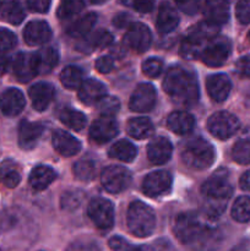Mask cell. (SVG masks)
Segmentation results:
<instances>
[{
  "mask_svg": "<svg viewBox=\"0 0 250 251\" xmlns=\"http://www.w3.org/2000/svg\"><path fill=\"white\" fill-rule=\"evenodd\" d=\"M126 131L134 139L144 140L152 135V132H153V124L147 118H132V119L127 122Z\"/></svg>",
  "mask_w": 250,
  "mask_h": 251,
  "instance_id": "cell-29",
  "label": "cell"
},
{
  "mask_svg": "<svg viewBox=\"0 0 250 251\" xmlns=\"http://www.w3.org/2000/svg\"><path fill=\"white\" fill-rule=\"evenodd\" d=\"M179 24V16L174 6L169 2H162L157 15V29L159 33L167 34L173 32Z\"/></svg>",
  "mask_w": 250,
  "mask_h": 251,
  "instance_id": "cell-24",
  "label": "cell"
},
{
  "mask_svg": "<svg viewBox=\"0 0 250 251\" xmlns=\"http://www.w3.org/2000/svg\"><path fill=\"white\" fill-rule=\"evenodd\" d=\"M60 81L64 87L69 90H76L83 82L82 70L77 66H66L60 74Z\"/></svg>",
  "mask_w": 250,
  "mask_h": 251,
  "instance_id": "cell-36",
  "label": "cell"
},
{
  "mask_svg": "<svg viewBox=\"0 0 250 251\" xmlns=\"http://www.w3.org/2000/svg\"><path fill=\"white\" fill-rule=\"evenodd\" d=\"M206 90L211 100L215 102H223L229 96L232 90V82L230 78L225 74H215L208 76L206 80Z\"/></svg>",
  "mask_w": 250,
  "mask_h": 251,
  "instance_id": "cell-16",
  "label": "cell"
},
{
  "mask_svg": "<svg viewBox=\"0 0 250 251\" xmlns=\"http://www.w3.org/2000/svg\"><path fill=\"white\" fill-rule=\"evenodd\" d=\"M87 42L91 48H103V47H108L109 44L113 43V36L110 32L100 28L98 31L93 32Z\"/></svg>",
  "mask_w": 250,
  "mask_h": 251,
  "instance_id": "cell-42",
  "label": "cell"
},
{
  "mask_svg": "<svg viewBox=\"0 0 250 251\" xmlns=\"http://www.w3.org/2000/svg\"><path fill=\"white\" fill-rule=\"evenodd\" d=\"M51 142L55 151L64 157L75 156L81 150V142L65 130H55L51 136Z\"/></svg>",
  "mask_w": 250,
  "mask_h": 251,
  "instance_id": "cell-17",
  "label": "cell"
},
{
  "mask_svg": "<svg viewBox=\"0 0 250 251\" xmlns=\"http://www.w3.org/2000/svg\"><path fill=\"white\" fill-rule=\"evenodd\" d=\"M96 105H97L98 110H100V113L102 114V117L113 118V115H114L115 113H118V110H119L120 102L118 100V98L105 96V97H103Z\"/></svg>",
  "mask_w": 250,
  "mask_h": 251,
  "instance_id": "cell-41",
  "label": "cell"
},
{
  "mask_svg": "<svg viewBox=\"0 0 250 251\" xmlns=\"http://www.w3.org/2000/svg\"><path fill=\"white\" fill-rule=\"evenodd\" d=\"M108 154L112 158H117L119 161L125 162V163H130L136 157L137 149L127 140H119L110 147Z\"/></svg>",
  "mask_w": 250,
  "mask_h": 251,
  "instance_id": "cell-31",
  "label": "cell"
},
{
  "mask_svg": "<svg viewBox=\"0 0 250 251\" xmlns=\"http://www.w3.org/2000/svg\"><path fill=\"white\" fill-rule=\"evenodd\" d=\"M85 4L82 1H64L61 2L58 9L59 19H70V17L77 15L83 9Z\"/></svg>",
  "mask_w": 250,
  "mask_h": 251,
  "instance_id": "cell-43",
  "label": "cell"
},
{
  "mask_svg": "<svg viewBox=\"0 0 250 251\" xmlns=\"http://www.w3.org/2000/svg\"><path fill=\"white\" fill-rule=\"evenodd\" d=\"M249 39H250V32H249Z\"/></svg>",
  "mask_w": 250,
  "mask_h": 251,
  "instance_id": "cell-56",
  "label": "cell"
},
{
  "mask_svg": "<svg viewBox=\"0 0 250 251\" xmlns=\"http://www.w3.org/2000/svg\"><path fill=\"white\" fill-rule=\"evenodd\" d=\"M107 96V87L95 78L83 81L78 87V98L87 105L97 104L103 97Z\"/></svg>",
  "mask_w": 250,
  "mask_h": 251,
  "instance_id": "cell-21",
  "label": "cell"
},
{
  "mask_svg": "<svg viewBox=\"0 0 250 251\" xmlns=\"http://www.w3.org/2000/svg\"><path fill=\"white\" fill-rule=\"evenodd\" d=\"M97 173V166L93 159L83 158L80 159L74 166V174L81 181H91L95 179Z\"/></svg>",
  "mask_w": 250,
  "mask_h": 251,
  "instance_id": "cell-34",
  "label": "cell"
},
{
  "mask_svg": "<svg viewBox=\"0 0 250 251\" xmlns=\"http://www.w3.org/2000/svg\"><path fill=\"white\" fill-rule=\"evenodd\" d=\"M233 220L239 223H245L250 221V198L240 196L234 201L232 206Z\"/></svg>",
  "mask_w": 250,
  "mask_h": 251,
  "instance_id": "cell-37",
  "label": "cell"
},
{
  "mask_svg": "<svg viewBox=\"0 0 250 251\" xmlns=\"http://www.w3.org/2000/svg\"><path fill=\"white\" fill-rule=\"evenodd\" d=\"M12 70L17 80L21 82H27L32 80L37 75L36 60H34V54L29 53H20L15 56L12 61Z\"/></svg>",
  "mask_w": 250,
  "mask_h": 251,
  "instance_id": "cell-18",
  "label": "cell"
},
{
  "mask_svg": "<svg viewBox=\"0 0 250 251\" xmlns=\"http://www.w3.org/2000/svg\"><path fill=\"white\" fill-rule=\"evenodd\" d=\"M240 186H242L243 190L250 191V169L245 172L240 178Z\"/></svg>",
  "mask_w": 250,
  "mask_h": 251,
  "instance_id": "cell-54",
  "label": "cell"
},
{
  "mask_svg": "<svg viewBox=\"0 0 250 251\" xmlns=\"http://www.w3.org/2000/svg\"><path fill=\"white\" fill-rule=\"evenodd\" d=\"M232 157L237 163L250 164V140H239L233 146Z\"/></svg>",
  "mask_w": 250,
  "mask_h": 251,
  "instance_id": "cell-40",
  "label": "cell"
},
{
  "mask_svg": "<svg viewBox=\"0 0 250 251\" xmlns=\"http://www.w3.org/2000/svg\"><path fill=\"white\" fill-rule=\"evenodd\" d=\"M119 132V126L115 119L108 117H100L93 122L90 127L91 140L96 144H105L115 137Z\"/></svg>",
  "mask_w": 250,
  "mask_h": 251,
  "instance_id": "cell-14",
  "label": "cell"
},
{
  "mask_svg": "<svg viewBox=\"0 0 250 251\" xmlns=\"http://www.w3.org/2000/svg\"><path fill=\"white\" fill-rule=\"evenodd\" d=\"M124 4L129 5V6H132L135 10L140 12H150L152 9H153V2L152 1H137V2H130L126 1Z\"/></svg>",
  "mask_w": 250,
  "mask_h": 251,
  "instance_id": "cell-51",
  "label": "cell"
},
{
  "mask_svg": "<svg viewBox=\"0 0 250 251\" xmlns=\"http://www.w3.org/2000/svg\"><path fill=\"white\" fill-rule=\"evenodd\" d=\"M210 220L212 218L207 215L203 217L195 212L180 213L174 221V234L183 244L195 245L198 249L203 250L207 247L208 239L213 235Z\"/></svg>",
  "mask_w": 250,
  "mask_h": 251,
  "instance_id": "cell-1",
  "label": "cell"
},
{
  "mask_svg": "<svg viewBox=\"0 0 250 251\" xmlns=\"http://www.w3.org/2000/svg\"><path fill=\"white\" fill-rule=\"evenodd\" d=\"M109 247L113 251H156L151 245H132L122 237H113L109 240Z\"/></svg>",
  "mask_w": 250,
  "mask_h": 251,
  "instance_id": "cell-38",
  "label": "cell"
},
{
  "mask_svg": "<svg viewBox=\"0 0 250 251\" xmlns=\"http://www.w3.org/2000/svg\"><path fill=\"white\" fill-rule=\"evenodd\" d=\"M85 194L81 190H70L63 194L60 200L61 208L65 211H74L82 203Z\"/></svg>",
  "mask_w": 250,
  "mask_h": 251,
  "instance_id": "cell-39",
  "label": "cell"
},
{
  "mask_svg": "<svg viewBox=\"0 0 250 251\" xmlns=\"http://www.w3.org/2000/svg\"><path fill=\"white\" fill-rule=\"evenodd\" d=\"M26 5H27V7L31 10V11L41 12V14H44V12L48 11L49 6H50V2L38 0V1H27Z\"/></svg>",
  "mask_w": 250,
  "mask_h": 251,
  "instance_id": "cell-50",
  "label": "cell"
},
{
  "mask_svg": "<svg viewBox=\"0 0 250 251\" xmlns=\"http://www.w3.org/2000/svg\"><path fill=\"white\" fill-rule=\"evenodd\" d=\"M232 53V43L227 37L216 36L206 43L200 58L203 63L212 68L223 65Z\"/></svg>",
  "mask_w": 250,
  "mask_h": 251,
  "instance_id": "cell-7",
  "label": "cell"
},
{
  "mask_svg": "<svg viewBox=\"0 0 250 251\" xmlns=\"http://www.w3.org/2000/svg\"><path fill=\"white\" fill-rule=\"evenodd\" d=\"M152 42V34L149 27L141 22H135L127 27L124 36V43L137 53H144L150 48Z\"/></svg>",
  "mask_w": 250,
  "mask_h": 251,
  "instance_id": "cell-11",
  "label": "cell"
},
{
  "mask_svg": "<svg viewBox=\"0 0 250 251\" xmlns=\"http://www.w3.org/2000/svg\"><path fill=\"white\" fill-rule=\"evenodd\" d=\"M126 225L130 233L136 237H150L156 228V215L145 202L134 201L127 208Z\"/></svg>",
  "mask_w": 250,
  "mask_h": 251,
  "instance_id": "cell-5",
  "label": "cell"
},
{
  "mask_svg": "<svg viewBox=\"0 0 250 251\" xmlns=\"http://www.w3.org/2000/svg\"><path fill=\"white\" fill-rule=\"evenodd\" d=\"M0 17L11 25H20L25 19L21 4L16 1L0 2Z\"/></svg>",
  "mask_w": 250,
  "mask_h": 251,
  "instance_id": "cell-32",
  "label": "cell"
},
{
  "mask_svg": "<svg viewBox=\"0 0 250 251\" xmlns=\"http://www.w3.org/2000/svg\"><path fill=\"white\" fill-rule=\"evenodd\" d=\"M163 70V61L159 58H149L142 64V71L149 77H157Z\"/></svg>",
  "mask_w": 250,
  "mask_h": 251,
  "instance_id": "cell-45",
  "label": "cell"
},
{
  "mask_svg": "<svg viewBox=\"0 0 250 251\" xmlns=\"http://www.w3.org/2000/svg\"><path fill=\"white\" fill-rule=\"evenodd\" d=\"M26 105L24 93L17 88H7L0 95V110L7 117H16Z\"/></svg>",
  "mask_w": 250,
  "mask_h": 251,
  "instance_id": "cell-15",
  "label": "cell"
},
{
  "mask_svg": "<svg viewBox=\"0 0 250 251\" xmlns=\"http://www.w3.org/2000/svg\"><path fill=\"white\" fill-rule=\"evenodd\" d=\"M65 251H100V247L96 240L90 238H81L71 243Z\"/></svg>",
  "mask_w": 250,
  "mask_h": 251,
  "instance_id": "cell-44",
  "label": "cell"
},
{
  "mask_svg": "<svg viewBox=\"0 0 250 251\" xmlns=\"http://www.w3.org/2000/svg\"><path fill=\"white\" fill-rule=\"evenodd\" d=\"M235 69L240 76L250 78V54L240 56L235 64Z\"/></svg>",
  "mask_w": 250,
  "mask_h": 251,
  "instance_id": "cell-49",
  "label": "cell"
},
{
  "mask_svg": "<svg viewBox=\"0 0 250 251\" xmlns=\"http://www.w3.org/2000/svg\"><path fill=\"white\" fill-rule=\"evenodd\" d=\"M51 37V29L46 21H31L24 29V38L28 46H41Z\"/></svg>",
  "mask_w": 250,
  "mask_h": 251,
  "instance_id": "cell-20",
  "label": "cell"
},
{
  "mask_svg": "<svg viewBox=\"0 0 250 251\" xmlns=\"http://www.w3.org/2000/svg\"><path fill=\"white\" fill-rule=\"evenodd\" d=\"M235 16L243 25L250 24V1H239L235 6Z\"/></svg>",
  "mask_w": 250,
  "mask_h": 251,
  "instance_id": "cell-47",
  "label": "cell"
},
{
  "mask_svg": "<svg viewBox=\"0 0 250 251\" xmlns=\"http://www.w3.org/2000/svg\"><path fill=\"white\" fill-rule=\"evenodd\" d=\"M131 180V173L125 167L109 166L103 169L100 174V183L110 194H119L126 190Z\"/></svg>",
  "mask_w": 250,
  "mask_h": 251,
  "instance_id": "cell-8",
  "label": "cell"
},
{
  "mask_svg": "<svg viewBox=\"0 0 250 251\" xmlns=\"http://www.w3.org/2000/svg\"><path fill=\"white\" fill-rule=\"evenodd\" d=\"M240 123L235 115L228 112H217L207 120V129L213 136L221 140L232 137L239 130Z\"/></svg>",
  "mask_w": 250,
  "mask_h": 251,
  "instance_id": "cell-9",
  "label": "cell"
},
{
  "mask_svg": "<svg viewBox=\"0 0 250 251\" xmlns=\"http://www.w3.org/2000/svg\"><path fill=\"white\" fill-rule=\"evenodd\" d=\"M127 19H129V16H127V15H125V14L118 15L117 17H114V21H113V24H114L117 27H119V28H124V27L129 24V20Z\"/></svg>",
  "mask_w": 250,
  "mask_h": 251,
  "instance_id": "cell-53",
  "label": "cell"
},
{
  "mask_svg": "<svg viewBox=\"0 0 250 251\" xmlns=\"http://www.w3.org/2000/svg\"><path fill=\"white\" fill-rule=\"evenodd\" d=\"M96 69H97L98 73L100 74H108L113 70V66H114V60H113L112 56H100V58L96 60Z\"/></svg>",
  "mask_w": 250,
  "mask_h": 251,
  "instance_id": "cell-48",
  "label": "cell"
},
{
  "mask_svg": "<svg viewBox=\"0 0 250 251\" xmlns=\"http://www.w3.org/2000/svg\"><path fill=\"white\" fill-rule=\"evenodd\" d=\"M96 22H97V15L96 14L90 12V14L83 15L82 17L74 21L68 27V34L73 38H80V37L86 36V34L90 33Z\"/></svg>",
  "mask_w": 250,
  "mask_h": 251,
  "instance_id": "cell-30",
  "label": "cell"
},
{
  "mask_svg": "<svg viewBox=\"0 0 250 251\" xmlns=\"http://www.w3.org/2000/svg\"><path fill=\"white\" fill-rule=\"evenodd\" d=\"M179 6V9L181 10V11L186 12V14H195L196 11L199 10V6H200V2L198 1H184V2H178L176 4Z\"/></svg>",
  "mask_w": 250,
  "mask_h": 251,
  "instance_id": "cell-52",
  "label": "cell"
},
{
  "mask_svg": "<svg viewBox=\"0 0 250 251\" xmlns=\"http://www.w3.org/2000/svg\"><path fill=\"white\" fill-rule=\"evenodd\" d=\"M17 38L11 31L6 28H0V51H7L15 48Z\"/></svg>",
  "mask_w": 250,
  "mask_h": 251,
  "instance_id": "cell-46",
  "label": "cell"
},
{
  "mask_svg": "<svg viewBox=\"0 0 250 251\" xmlns=\"http://www.w3.org/2000/svg\"><path fill=\"white\" fill-rule=\"evenodd\" d=\"M33 54L34 60H36L37 74H41V75L50 73L59 61L58 50L54 49L53 47H46Z\"/></svg>",
  "mask_w": 250,
  "mask_h": 251,
  "instance_id": "cell-28",
  "label": "cell"
},
{
  "mask_svg": "<svg viewBox=\"0 0 250 251\" xmlns=\"http://www.w3.org/2000/svg\"><path fill=\"white\" fill-rule=\"evenodd\" d=\"M43 134V125L22 120L19 126V145L24 150L33 149Z\"/></svg>",
  "mask_w": 250,
  "mask_h": 251,
  "instance_id": "cell-23",
  "label": "cell"
},
{
  "mask_svg": "<svg viewBox=\"0 0 250 251\" xmlns=\"http://www.w3.org/2000/svg\"><path fill=\"white\" fill-rule=\"evenodd\" d=\"M172 186V176L166 171L152 172L145 178L142 190L150 198H157L168 193Z\"/></svg>",
  "mask_w": 250,
  "mask_h": 251,
  "instance_id": "cell-13",
  "label": "cell"
},
{
  "mask_svg": "<svg viewBox=\"0 0 250 251\" xmlns=\"http://www.w3.org/2000/svg\"><path fill=\"white\" fill-rule=\"evenodd\" d=\"M167 126L171 131L178 135L190 134L195 126V118L188 112L176 110L173 112L167 119Z\"/></svg>",
  "mask_w": 250,
  "mask_h": 251,
  "instance_id": "cell-26",
  "label": "cell"
},
{
  "mask_svg": "<svg viewBox=\"0 0 250 251\" xmlns=\"http://www.w3.org/2000/svg\"><path fill=\"white\" fill-rule=\"evenodd\" d=\"M157 93L151 83H141L135 88L129 100V107L132 112H150L156 104Z\"/></svg>",
  "mask_w": 250,
  "mask_h": 251,
  "instance_id": "cell-12",
  "label": "cell"
},
{
  "mask_svg": "<svg viewBox=\"0 0 250 251\" xmlns=\"http://www.w3.org/2000/svg\"><path fill=\"white\" fill-rule=\"evenodd\" d=\"M173 152V146L171 141L166 137H154L147 146V157L153 164H164L169 161Z\"/></svg>",
  "mask_w": 250,
  "mask_h": 251,
  "instance_id": "cell-22",
  "label": "cell"
},
{
  "mask_svg": "<svg viewBox=\"0 0 250 251\" xmlns=\"http://www.w3.org/2000/svg\"><path fill=\"white\" fill-rule=\"evenodd\" d=\"M9 69V60L5 56H0V76L4 75Z\"/></svg>",
  "mask_w": 250,
  "mask_h": 251,
  "instance_id": "cell-55",
  "label": "cell"
},
{
  "mask_svg": "<svg viewBox=\"0 0 250 251\" xmlns=\"http://www.w3.org/2000/svg\"><path fill=\"white\" fill-rule=\"evenodd\" d=\"M163 88L174 102L184 107L195 104L200 96L198 81L194 74L181 66H173L167 71Z\"/></svg>",
  "mask_w": 250,
  "mask_h": 251,
  "instance_id": "cell-2",
  "label": "cell"
},
{
  "mask_svg": "<svg viewBox=\"0 0 250 251\" xmlns=\"http://www.w3.org/2000/svg\"><path fill=\"white\" fill-rule=\"evenodd\" d=\"M54 86L48 82H37L33 86H31L28 91L29 98L32 100V105L38 112H43L49 104L51 103L54 98Z\"/></svg>",
  "mask_w": 250,
  "mask_h": 251,
  "instance_id": "cell-19",
  "label": "cell"
},
{
  "mask_svg": "<svg viewBox=\"0 0 250 251\" xmlns=\"http://www.w3.org/2000/svg\"><path fill=\"white\" fill-rule=\"evenodd\" d=\"M215 150L212 145L201 137L190 140L181 151V159L186 167L194 171H203L215 162Z\"/></svg>",
  "mask_w": 250,
  "mask_h": 251,
  "instance_id": "cell-6",
  "label": "cell"
},
{
  "mask_svg": "<svg viewBox=\"0 0 250 251\" xmlns=\"http://www.w3.org/2000/svg\"><path fill=\"white\" fill-rule=\"evenodd\" d=\"M56 179V172L49 166H37L29 174V185L37 191H42L48 188Z\"/></svg>",
  "mask_w": 250,
  "mask_h": 251,
  "instance_id": "cell-27",
  "label": "cell"
},
{
  "mask_svg": "<svg viewBox=\"0 0 250 251\" xmlns=\"http://www.w3.org/2000/svg\"><path fill=\"white\" fill-rule=\"evenodd\" d=\"M206 21L220 27L229 19V5L225 1H207L202 4Z\"/></svg>",
  "mask_w": 250,
  "mask_h": 251,
  "instance_id": "cell-25",
  "label": "cell"
},
{
  "mask_svg": "<svg viewBox=\"0 0 250 251\" xmlns=\"http://www.w3.org/2000/svg\"><path fill=\"white\" fill-rule=\"evenodd\" d=\"M21 181V174L11 162H5L0 166V184L6 188H16Z\"/></svg>",
  "mask_w": 250,
  "mask_h": 251,
  "instance_id": "cell-35",
  "label": "cell"
},
{
  "mask_svg": "<svg viewBox=\"0 0 250 251\" xmlns=\"http://www.w3.org/2000/svg\"><path fill=\"white\" fill-rule=\"evenodd\" d=\"M87 215L96 227L102 230L110 229L114 225V207L103 198H96L88 203Z\"/></svg>",
  "mask_w": 250,
  "mask_h": 251,
  "instance_id": "cell-10",
  "label": "cell"
},
{
  "mask_svg": "<svg viewBox=\"0 0 250 251\" xmlns=\"http://www.w3.org/2000/svg\"><path fill=\"white\" fill-rule=\"evenodd\" d=\"M59 119L70 129L75 130V131H80L86 126L87 123V118L83 113L78 112V110L71 109V108H64L60 113H59Z\"/></svg>",
  "mask_w": 250,
  "mask_h": 251,
  "instance_id": "cell-33",
  "label": "cell"
},
{
  "mask_svg": "<svg viewBox=\"0 0 250 251\" xmlns=\"http://www.w3.org/2000/svg\"><path fill=\"white\" fill-rule=\"evenodd\" d=\"M232 193L229 173L225 169H218L201 186V194L206 200L205 215L210 218L218 217L225 210Z\"/></svg>",
  "mask_w": 250,
  "mask_h": 251,
  "instance_id": "cell-3",
  "label": "cell"
},
{
  "mask_svg": "<svg viewBox=\"0 0 250 251\" xmlns=\"http://www.w3.org/2000/svg\"><path fill=\"white\" fill-rule=\"evenodd\" d=\"M218 27L207 21H202L189 31L180 46V55L183 58L195 59L201 55L203 47L208 41L218 36Z\"/></svg>",
  "mask_w": 250,
  "mask_h": 251,
  "instance_id": "cell-4",
  "label": "cell"
}]
</instances>
